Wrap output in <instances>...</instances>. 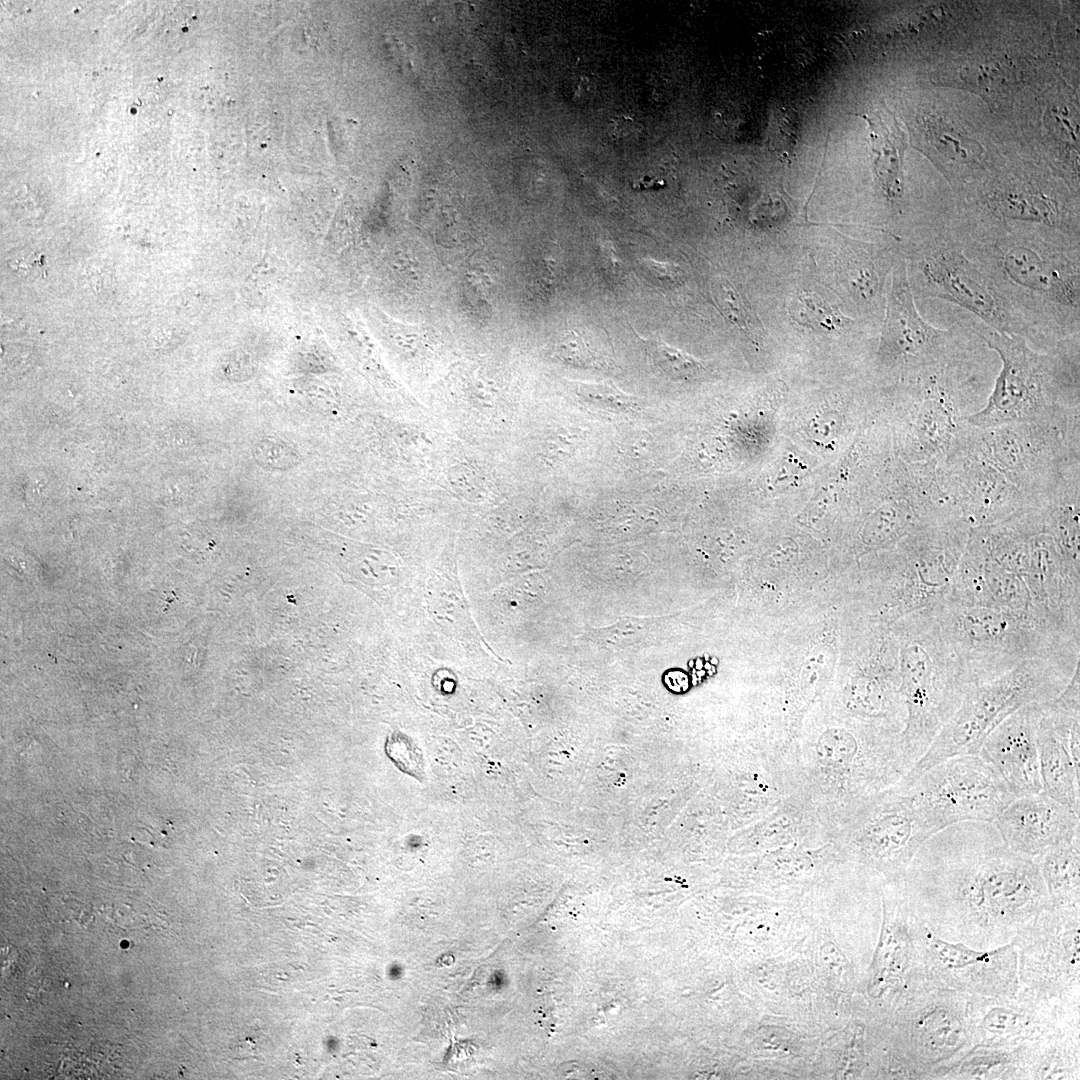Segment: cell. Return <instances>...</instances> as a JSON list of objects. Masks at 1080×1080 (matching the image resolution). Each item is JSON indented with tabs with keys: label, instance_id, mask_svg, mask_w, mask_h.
<instances>
[{
	"label": "cell",
	"instance_id": "obj_19",
	"mask_svg": "<svg viewBox=\"0 0 1080 1080\" xmlns=\"http://www.w3.org/2000/svg\"><path fill=\"white\" fill-rule=\"evenodd\" d=\"M450 559L449 554L445 555L428 580L426 601L431 618L447 635L490 649L473 619L458 579L456 562Z\"/></svg>",
	"mask_w": 1080,
	"mask_h": 1080
},
{
	"label": "cell",
	"instance_id": "obj_26",
	"mask_svg": "<svg viewBox=\"0 0 1080 1080\" xmlns=\"http://www.w3.org/2000/svg\"><path fill=\"white\" fill-rule=\"evenodd\" d=\"M788 308L795 322L822 333L841 332L854 322L853 319L812 292L797 293Z\"/></svg>",
	"mask_w": 1080,
	"mask_h": 1080
},
{
	"label": "cell",
	"instance_id": "obj_24",
	"mask_svg": "<svg viewBox=\"0 0 1080 1080\" xmlns=\"http://www.w3.org/2000/svg\"><path fill=\"white\" fill-rule=\"evenodd\" d=\"M1050 904L1080 907V836L1034 858Z\"/></svg>",
	"mask_w": 1080,
	"mask_h": 1080
},
{
	"label": "cell",
	"instance_id": "obj_17",
	"mask_svg": "<svg viewBox=\"0 0 1080 1080\" xmlns=\"http://www.w3.org/2000/svg\"><path fill=\"white\" fill-rule=\"evenodd\" d=\"M856 836L861 854L889 869L907 868L920 846L937 831L905 790L903 796L880 806Z\"/></svg>",
	"mask_w": 1080,
	"mask_h": 1080
},
{
	"label": "cell",
	"instance_id": "obj_1",
	"mask_svg": "<svg viewBox=\"0 0 1080 1080\" xmlns=\"http://www.w3.org/2000/svg\"><path fill=\"white\" fill-rule=\"evenodd\" d=\"M903 894L933 935L977 950L1012 943L1050 904L1034 858L977 821L929 837L906 868Z\"/></svg>",
	"mask_w": 1080,
	"mask_h": 1080
},
{
	"label": "cell",
	"instance_id": "obj_4",
	"mask_svg": "<svg viewBox=\"0 0 1080 1080\" xmlns=\"http://www.w3.org/2000/svg\"><path fill=\"white\" fill-rule=\"evenodd\" d=\"M898 633L901 692L907 707L903 746L914 765L972 687L962 677L933 607L905 616Z\"/></svg>",
	"mask_w": 1080,
	"mask_h": 1080
},
{
	"label": "cell",
	"instance_id": "obj_34",
	"mask_svg": "<svg viewBox=\"0 0 1080 1080\" xmlns=\"http://www.w3.org/2000/svg\"><path fill=\"white\" fill-rule=\"evenodd\" d=\"M664 185H665V182L663 180L657 179V178H654V177H650V176H646L644 178H641V179L637 180L633 184V187L635 189L643 190V189L660 188V187H663Z\"/></svg>",
	"mask_w": 1080,
	"mask_h": 1080
},
{
	"label": "cell",
	"instance_id": "obj_18",
	"mask_svg": "<svg viewBox=\"0 0 1080 1080\" xmlns=\"http://www.w3.org/2000/svg\"><path fill=\"white\" fill-rule=\"evenodd\" d=\"M978 203L994 221L1029 222L1079 237L1078 221L1071 217L1070 210L1030 182H995L987 186Z\"/></svg>",
	"mask_w": 1080,
	"mask_h": 1080
},
{
	"label": "cell",
	"instance_id": "obj_7",
	"mask_svg": "<svg viewBox=\"0 0 1080 1080\" xmlns=\"http://www.w3.org/2000/svg\"><path fill=\"white\" fill-rule=\"evenodd\" d=\"M904 252L913 294L953 303L991 329L1027 340L1022 324L988 276L966 255L956 235L922 233L906 244Z\"/></svg>",
	"mask_w": 1080,
	"mask_h": 1080
},
{
	"label": "cell",
	"instance_id": "obj_13",
	"mask_svg": "<svg viewBox=\"0 0 1080 1080\" xmlns=\"http://www.w3.org/2000/svg\"><path fill=\"white\" fill-rule=\"evenodd\" d=\"M921 947L925 979L969 995L1002 996L1020 987L1014 943L992 950L944 941L922 923Z\"/></svg>",
	"mask_w": 1080,
	"mask_h": 1080
},
{
	"label": "cell",
	"instance_id": "obj_28",
	"mask_svg": "<svg viewBox=\"0 0 1080 1080\" xmlns=\"http://www.w3.org/2000/svg\"><path fill=\"white\" fill-rule=\"evenodd\" d=\"M643 342L653 365L672 378H689L703 370L695 358L660 338L643 339Z\"/></svg>",
	"mask_w": 1080,
	"mask_h": 1080
},
{
	"label": "cell",
	"instance_id": "obj_5",
	"mask_svg": "<svg viewBox=\"0 0 1080 1080\" xmlns=\"http://www.w3.org/2000/svg\"><path fill=\"white\" fill-rule=\"evenodd\" d=\"M1077 666L1049 658H1031L993 680L972 687L910 769L906 781L951 757L978 755L984 739L1001 721L1021 706L1057 697Z\"/></svg>",
	"mask_w": 1080,
	"mask_h": 1080
},
{
	"label": "cell",
	"instance_id": "obj_9",
	"mask_svg": "<svg viewBox=\"0 0 1080 1080\" xmlns=\"http://www.w3.org/2000/svg\"><path fill=\"white\" fill-rule=\"evenodd\" d=\"M977 339L970 322L947 329L928 323L916 308L905 259L895 265L881 329L883 361L899 366L911 383L965 367Z\"/></svg>",
	"mask_w": 1080,
	"mask_h": 1080
},
{
	"label": "cell",
	"instance_id": "obj_27",
	"mask_svg": "<svg viewBox=\"0 0 1080 1080\" xmlns=\"http://www.w3.org/2000/svg\"><path fill=\"white\" fill-rule=\"evenodd\" d=\"M819 760L826 765L848 766L862 757L859 738L843 728L825 731L816 746Z\"/></svg>",
	"mask_w": 1080,
	"mask_h": 1080
},
{
	"label": "cell",
	"instance_id": "obj_31",
	"mask_svg": "<svg viewBox=\"0 0 1080 1080\" xmlns=\"http://www.w3.org/2000/svg\"><path fill=\"white\" fill-rule=\"evenodd\" d=\"M385 749L388 757L401 771L417 779L424 777L421 754L407 737L401 734L391 736Z\"/></svg>",
	"mask_w": 1080,
	"mask_h": 1080
},
{
	"label": "cell",
	"instance_id": "obj_12",
	"mask_svg": "<svg viewBox=\"0 0 1080 1080\" xmlns=\"http://www.w3.org/2000/svg\"><path fill=\"white\" fill-rule=\"evenodd\" d=\"M975 1045L1018 1046L1065 1029H1080V1003L1040 996L1020 985L1009 995H970Z\"/></svg>",
	"mask_w": 1080,
	"mask_h": 1080
},
{
	"label": "cell",
	"instance_id": "obj_30",
	"mask_svg": "<svg viewBox=\"0 0 1080 1080\" xmlns=\"http://www.w3.org/2000/svg\"><path fill=\"white\" fill-rule=\"evenodd\" d=\"M255 460L265 468L287 470L299 462L297 451L286 442L273 437L259 440L253 448Z\"/></svg>",
	"mask_w": 1080,
	"mask_h": 1080
},
{
	"label": "cell",
	"instance_id": "obj_22",
	"mask_svg": "<svg viewBox=\"0 0 1080 1080\" xmlns=\"http://www.w3.org/2000/svg\"><path fill=\"white\" fill-rule=\"evenodd\" d=\"M922 131V151L933 156L931 160L951 184L965 180L980 167L979 146L974 147L953 128L934 118H924Z\"/></svg>",
	"mask_w": 1080,
	"mask_h": 1080
},
{
	"label": "cell",
	"instance_id": "obj_21",
	"mask_svg": "<svg viewBox=\"0 0 1080 1080\" xmlns=\"http://www.w3.org/2000/svg\"><path fill=\"white\" fill-rule=\"evenodd\" d=\"M1080 1029H1065L1026 1044V1079L1080 1078Z\"/></svg>",
	"mask_w": 1080,
	"mask_h": 1080
},
{
	"label": "cell",
	"instance_id": "obj_29",
	"mask_svg": "<svg viewBox=\"0 0 1080 1080\" xmlns=\"http://www.w3.org/2000/svg\"><path fill=\"white\" fill-rule=\"evenodd\" d=\"M714 299L728 320L747 332L756 335L757 325L739 292L727 280H720L713 288Z\"/></svg>",
	"mask_w": 1080,
	"mask_h": 1080
},
{
	"label": "cell",
	"instance_id": "obj_25",
	"mask_svg": "<svg viewBox=\"0 0 1080 1080\" xmlns=\"http://www.w3.org/2000/svg\"><path fill=\"white\" fill-rule=\"evenodd\" d=\"M944 75V82L975 91L990 104L1008 97L1012 87L1011 70L998 63H966L950 67Z\"/></svg>",
	"mask_w": 1080,
	"mask_h": 1080
},
{
	"label": "cell",
	"instance_id": "obj_11",
	"mask_svg": "<svg viewBox=\"0 0 1080 1080\" xmlns=\"http://www.w3.org/2000/svg\"><path fill=\"white\" fill-rule=\"evenodd\" d=\"M1013 943L1021 986L1080 1003V907L1049 904Z\"/></svg>",
	"mask_w": 1080,
	"mask_h": 1080
},
{
	"label": "cell",
	"instance_id": "obj_2",
	"mask_svg": "<svg viewBox=\"0 0 1080 1080\" xmlns=\"http://www.w3.org/2000/svg\"><path fill=\"white\" fill-rule=\"evenodd\" d=\"M956 237L1022 324L1028 342L1053 351L1079 341V237L1046 227L1019 232L987 220Z\"/></svg>",
	"mask_w": 1080,
	"mask_h": 1080
},
{
	"label": "cell",
	"instance_id": "obj_32",
	"mask_svg": "<svg viewBox=\"0 0 1080 1080\" xmlns=\"http://www.w3.org/2000/svg\"><path fill=\"white\" fill-rule=\"evenodd\" d=\"M640 130L639 123L629 116H616L609 123V133L618 141L633 140L639 135Z\"/></svg>",
	"mask_w": 1080,
	"mask_h": 1080
},
{
	"label": "cell",
	"instance_id": "obj_23",
	"mask_svg": "<svg viewBox=\"0 0 1080 1080\" xmlns=\"http://www.w3.org/2000/svg\"><path fill=\"white\" fill-rule=\"evenodd\" d=\"M943 1079H1026V1044L975 1045L945 1073Z\"/></svg>",
	"mask_w": 1080,
	"mask_h": 1080
},
{
	"label": "cell",
	"instance_id": "obj_10",
	"mask_svg": "<svg viewBox=\"0 0 1080 1080\" xmlns=\"http://www.w3.org/2000/svg\"><path fill=\"white\" fill-rule=\"evenodd\" d=\"M905 787L937 832L966 821L993 823L1015 799L979 755L946 759L906 781Z\"/></svg>",
	"mask_w": 1080,
	"mask_h": 1080
},
{
	"label": "cell",
	"instance_id": "obj_20",
	"mask_svg": "<svg viewBox=\"0 0 1080 1080\" xmlns=\"http://www.w3.org/2000/svg\"><path fill=\"white\" fill-rule=\"evenodd\" d=\"M862 117L869 125V150L877 182L887 202L892 207H899L905 192L903 160L907 142L904 132L886 107Z\"/></svg>",
	"mask_w": 1080,
	"mask_h": 1080
},
{
	"label": "cell",
	"instance_id": "obj_6",
	"mask_svg": "<svg viewBox=\"0 0 1080 1080\" xmlns=\"http://www.w3.org/2000/svg\"><path fill=\"white\" fill-rule=\"evenodd\" d=\"M941 633L970 687L993 680L1031 658L1072 667L1080 653L1062 646L1025 620L1004 610L944 600L933 606Z\"/></svg>",
	"mask_w": 1080,
	"mask_h": 1080
},
{
	"label": "cell",
	"instance_id": "obj_15",
	"mask_svg": "<svg viewBox=\"0 0 1080 1080\" xmlns=\"http://www.w3.org/2000/svg\"><path fill=\"white\" fill-rule=\"evenodd\" d=\"M1042 703L1021 706L984 739L978 755L992 768L1014 798L1043 792L1037 731Z\"/></svg>",
	"mask_w": 1080,
	"mask_h": 1080
},
{
	"label": "cell",
	"instance_id": "obj_14",
	"mask_svg": "<svg viewBox=\"0 0 1080 1080\" xmlns=\"http://www.w3.org/2000/svg\"><path fill=\"white\" fill-rule=\"evenodd\" d=\"M1037 746L1043 793L1080 814V665L1064 690L1042 703Z\"/></svg>",
	"mask_w": 1080,
	"mask_h": 1080
},
{
	"label": "cell",
	"instance_id": "obj_8",
	"mask_svg": "<svg viewBox=\"0 0 1080 1080\" xmlns=\"http://www.w3.org/2000/svg\"><path fill=\"white\" fill-rule=\"evenodd\" d=\"M969 994L930 981L897 1004L894 1055L913 1079H941L975 1046L967 1006Z\"/></svg>",
	"mask_w": 1080,
	"mask_h": 1080
},
{
	"label": "cell",
	"instance_id": "obj_33",
	"mask_svg": "<svg viewBox=\"0 0 1080 1080\" xmlns=\"http://www.w3.org/2000/svg\"><path fill=\"white\" fill-rule=\"evenodd\" d=\"M643 263L659 279L674 281L679 276L678 269L673 264L657 262L651 259H645Z\"/></svg>",
	"mask_w": 1080,
	"mask_h": 1080
},
{
	"label": "cell",
	"instance_id": "obj_16",
	"mask_svg": "<svg viewBox=\"0 0 1080 1080\" xmlns=\"http://www.w3.org/2000/svg\"><path fill=\"white\" fill-rule=\"evenodd\" d=\"M993 825L1007 847L1032 858L1080 836V815L1043 792L1014 799Z\"/></svg>",
	"mask_w": 1080,
	"mask_h": 1080
},
{
	"label": "cell",
	"instance_id": "obj_3",
	"mask_svg": "<svg viewBox=\"0 0 1080 1080\" xmlns=\"http://www.w3.org/2000/svg\"><path fill=\"white\" fill-rule=\"evenodd\" d=\"M975 335L1002 362L987 404L965 417L974 428L1045 420L1065 413L1079 402V343L1048 353L1032 349L1018 335L999 333L977 319L970 321Z\"/></svg>",
	"mask_w": 1080,
	"mask_h": 1080
}]
</instances>
